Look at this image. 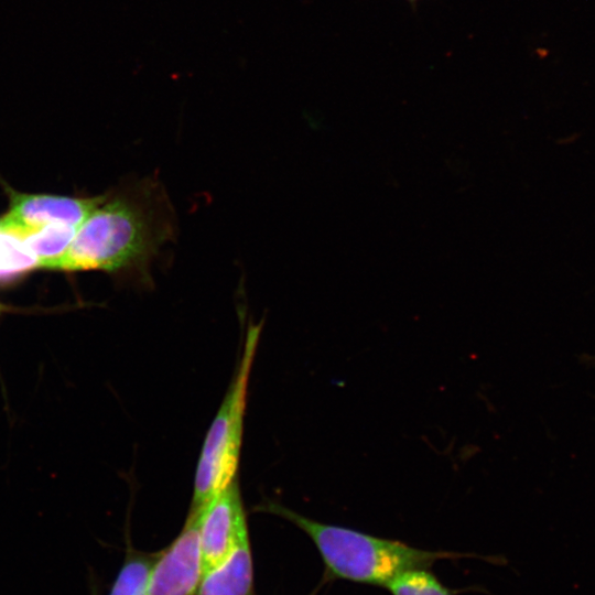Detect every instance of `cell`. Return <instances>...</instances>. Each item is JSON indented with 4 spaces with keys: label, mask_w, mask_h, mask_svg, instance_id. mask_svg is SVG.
Returning <instances> with one entry per match:
<instances>
[{
    "label": "cell",
    "mask_w": 595,
    "mask_h": 595,
    "mask_svg": "<svg viewBox=\"0 0 595 595\" xmlns=\"http://www.w3.org/2000/svg\"><path fill=\"white\" fill-rule=\"evenodd\" d=\"M199 509L203 573L220 563L248 528L238 479Z\"/></svg>",
    "instance_id": "8992f818"
},
{
    "label": "cell",
    "mask_w": 595,
    "mask_h": 595,
    "mask_svg": "<svg viewBox=\"0 0 595 595\" xmlns=\"http://www.w3.org/2000/svg\"><path fill=\"white\" fill-rule=\"evenodd\" d=\"M258 509L284 518L311 538L325 566L324 582L345 580L385 586L405 571L430 569L441 560L478 558L477 554L423 550L399 540L322 523L274 501L263 502Z\"/></svg>",
    "instance_id": "7a4b0ae2"
},
{
    "label": "cell",
    "mask_w": 595,
    "mask_h": 595,
    "mask_svg": "<svg viewBox=\"0 0 595 595\" xmlns=\"http://www.w3.org/2000/svg\"><path fill=\"white\" fill-rule=\"evenodd\" d=\"M77 227L62 224H51L23 237V241L37 259L39 268L46 262L61 257L72 240Z\"/></svg>",
    "instance_id": "9c48e42d"
},
{
    "label": "cell",
    "mask_w": 595,
    "mask_h": 595,
    "mask_svg": "<svg viewBox=\"0 0 595 595\" xmlns=\"http://www.w3.org/2000/svg\"><path fill=\"white\" fill-rule=\"evenodd\" d=\"M316 593V591H314L311 595H314Z\"/></svg>",
    "instance_id": "7c38bea8"
},
{
    "label": "cell",
    "mask_w": 595,
    "mask_h": 595,
    "mask_svg": "<svg viewBox=\"0 0 595 595\" xmlns=\"http://www.w3.org/2000/svg\"><path fill=\"white\" fill-rule=\"evenodd\" d=\"M261 328L262 323L249 325L235 376L206 433L196 466L191 508H202L237 479L248 383Z\"/></svg>",
    "instance_id": "3957f363"
},
{
    "label": "cell",
    "mask_w": 595,
    "mask_h": 595,
    "mask_svg": "<svg viewBox=\"0 0 595 595\" xmlns=\"http://www.w3.org/2000/svg\"><path fill=\"white\" fill-rule=\"evenodd\" d=\"M383 587L391 595H453L452 591L426 567L405 571L393 577Z\"/></svg>",
    "instance_id": "8fae6325"
},
{
    "label": "cell",
    "mask_w": 595,
    "mask_h": 595,
    "mask_svg": "<svg viewBox=\"0 0 595 595\" xmlns=\"http://www.w3.org/2000/svg\"><path fill=\"white\" fill-rule=\"evenodd\" d=\"M195 595H255L248 528L241 531L227 556L203 573Z\"/></svg>",
    "instance_id": "52a82bcc"
},
{
    "label": "cell",
    "mask_w": 595,
    "mask_h": 595,
    "mask_svg": "<svg viewBox=\"0 0 595 595\" xmlns=\"http://www.w3.org/2000/svg\"><path fill=\"white\" fill-rule=\"evenodd\" d=\"M39 268L37 259L19 236L0 231V283H9Z\"/></svg>",
    "instance_id": "30bf717a"
},
{
    "label": "cell",
    "mask_w": 595,
    "mask_h": 595,
    "mask_svg": "<svg viewBox=\"0 0 595 595\" xmlns=\"http://www.w3.org/2000/svg\"><path fill=\"white\" fill-rule=\"evenodd\" d=\"M176 214L156 176H145L101 202L79 226L65 252L42 268L104 270L151 288V267L176 237Z\"/></svg>",
    "instance_id": "6da1fadb"
},
{
    "label": "cell",
    "mask_w": 595,
    "mask_h": 595,
    "mask_svg": "<svg viewBox=\"0 0 595 595\" xmlns=\"http://www.w3.org/2000/svg\"><path fill=\"white\" fill-rule=\"evenodd\" d=\"M102 196L74 198L11 192L10 209L0 218V231L23 238L51 224L79 228Z\"/></svg>",
    "instance_id": "5b68a950"
},
{
    "label": "cell",
    "mask_w": 595,
    "mask_h": 595,
    "mask_svg": "<svg viewBox=\"0 0 595 595\" xmlns=\"http://www.w3.org/2000/svg\"><path fill=\"white\" fill-rule=\"evenodd\" d=\"M409 1H416V0H409Z\"/></svg>",
    "instance_id": "4fadbf2b"
},
{
    "label": "cell",
    "mask_w": 595,
    "mask_h": 595,
    "mask_svg": "<svg viewBox=\"0 0 595 595\" xmlns=\"http://www.w3.org/2000/svg\"><path fill=\"white\" fill-rule=\"evenodd\" d=\"M202 575L199 509L190 508L181 532L158 552L150 578V595H195Z\"/></svg>",
    "instance_id": "277c9868"
},
{
    "label": "cell",
    "mask_w": 595,
    "mask_h": 595,
    "mask_svg": "<svg viewBox=\"0 0 595 595\" xmlns=\"http://www.w3.org/2000/svg\"><path fill=\"white\" fill-rule=\"evenodd\" d=\"M158 553L129 548L109 595H150V578Z\"/></svg>",
    "instance_id": "ba28073f"
}]
</instances>
